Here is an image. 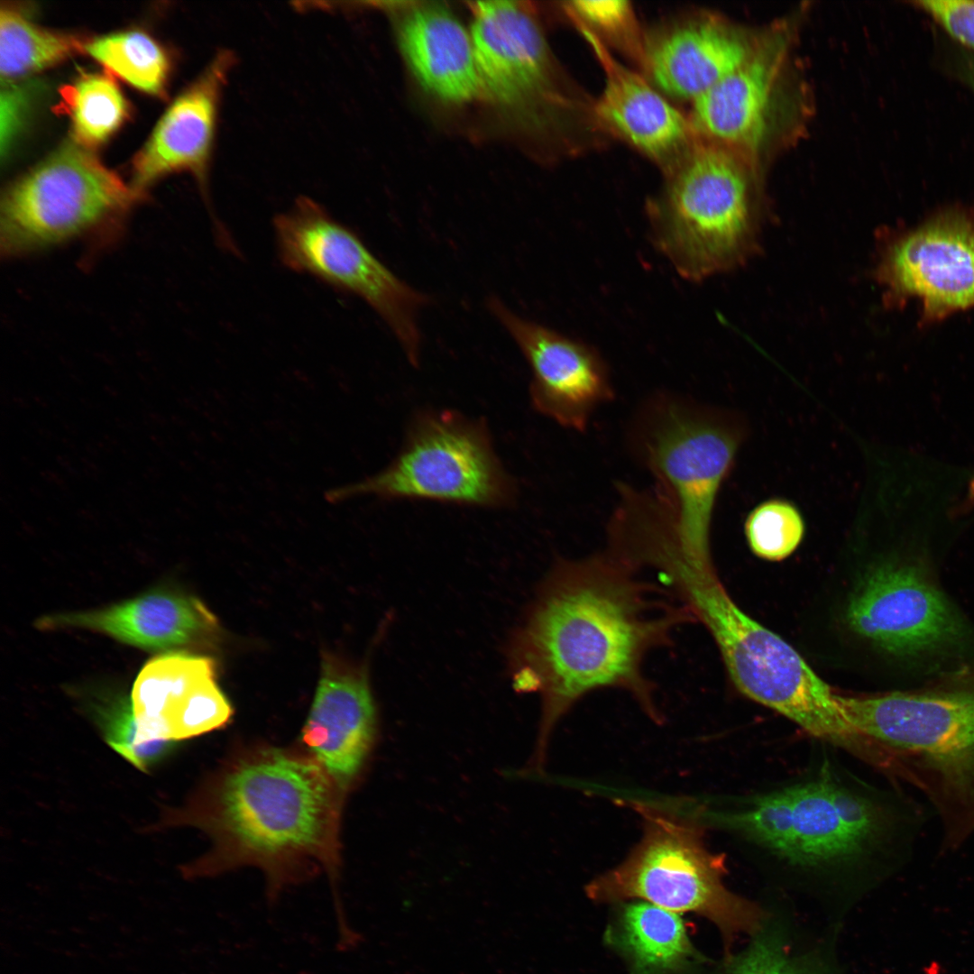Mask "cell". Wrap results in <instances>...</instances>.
<instances>
[{"mask_svg":"<svg viewBox=\"0 0 974 974\" xmlns=\"http://www.w3.org/2000/svg\"><path fill=\"white\" fill-rule=\"evenodd\" d=\"M692 620L668 590L608 551L557 561L509 647L514 688L541 701L532 767L541 769L558 721L593 691L628 692L662 722L645 660L670 646L677 629Z\"/></svg>","mask_w":974,"mask_h":974,"instance_id":"6da1fadb","label":"cell"},{"mask_svg":"<svg viewBox=\"0 0 974 974\" xmlns=\"http://www.w3.org/2000/svg\"><path fill=\"white\" fill-rule=\"evenodd\" d=\"M342 791L314 758L262 749L208 780L185 807L168 811L157 828L193 825L210 837V851L184 868L186 878L256 867L274 900L286 887L323 869L336 905Z\"/></svg>","mask_w":974,"mask_h":974,"instance_id":"7a4b0ae2","label":"cell"},{"mask_svg":"<svg viewBox=\"0 0 974 974\" xmlns=\"http://www.w3.org/2000/svg\"><path fill=\"white\" fill-rule=\"evenodd\" d=\"M928 812L903 791L881 790L819 773L744 796L725 825L751 848L808 871L877 865L896 869L912 857Z\"/></svg>","mask_w":974,"mask_h":974,"instance_id":"3957f363","label":"cell"},{"mask_svg":"<svg viewBox=\"0 0 974 974\" xmlns=\"http://www.w3.org/2000/svg\"><path fill=\"white\" fill-rule=\"evenodd\" d=\"M837 700L875 747L878 770L930 804L939 851L960 850L974 835V658L914 689Z\"/></svg>","mask_w":974,"mask_h":974,"instance_id":"277c9868","label":"cell"},{"mask_svg":"<svg viewBox=\"0 0 974 974\" xmlns=\"http://www.w3.org/2000/svg\"><path fill=\"white\" fill-rule=\"evenodd\" d=\"M746 160L696 139L648 209L651 240L676 272L703 281L759 253L765 215Z\"/></svg>","mask_w":974,"mask_h":974,"instance_id":"5b68a950","label":"cell"},{"mask_svg":"<svg viewBox=\"0 0 974 974\" xmlns=\"http://www.w3.org/2000/svg\"><path fill=\"white\" fill-rule=\"evenodd\" d=\"M675 596L712 636L730 679L749 699L809 734L862 760L868 741L842 714L835 694L801 655L733 602L713 567L685 565L672 583Z\"/></svg>","mask_w":974,"mask_h":974,"instance_id":"8992f818","label":"cell"},{"mask_svg":"<svg viewBox=\"0 0 974 974\" xmlns=\"http://www.w3.org/2000/svg\"><path fill=\"white\" fill-rule=\"evenodd\" d=\"M642 836L618 866L592 880L586 895L596 902L640 899L675 913L712 921L729 943L760 927L762 910L723 883L725 859L705 844L700 822L647 803L632 802Z\"/></svg>","mask_w":974,"mask_h":974,"instance_id":"52a82bcc","label":"cell"},{"mask_svg":"<svg viewBox=\"0 0 974 974\" xmlns=\"http://www.w3.org/2000/svg\"><path fill=\"white\" fill-rule=\"evenodd\" d=\"M747 435L735 412L659 397L642 412L636 446L657 480L685 551L712 561L710 529L720 489Z\"/></svg>","mask_w":974,"mask_h":974,"instance_id":"ba28073f","label":"cell"},{"mask_svg":"<svg viewBox=\"0 0 974 974\" xmlns=\"http://www.w3.org/2000/svg\"><path fill=\"white\" fill-rule=\"evenodd\" d=\"M516 493L484 420L445 409L418 412L387 467L359 482L332 488L325 498L333 504L372 495L499 508L511 505Z\"/></svg>","mask_w":974,"mask_h":974,"instance_id":"9c48e42d","label":"cell"},{"mask_svg":"<svg viewBox=\"0 0 974 974\" xmlns=\"http://www.w3.org/2000/svg\"><path fill=\"white\" fill-rule=\"evenodd\" d=\"M137 199L90 149L67 142L3 193L1 252L14 257L73 241L114 224Z\"/></svg>","mask_w":974,"mask_h":974,"instance_id":"30bf717a","label":"cell"},{"mask_svg":"<svg viewBox=\"0 0 974 974\" xmlns=\"http://www.w3.org/2000/svg\"><path fill=\"white\" fill-rule=\"evenodd\" d=\"M277 253L289 270L365 301L388 325L409 363H419L418 314L427 297L395 275L348 226L301 197L274 217Z\"/></svg>","mask_w":974,"mask_h":974,"instance_id":"8fae6325","label":"cell"},{"mask_svg":"<svg viewBox=\"0 0 974 974\" xmlns=\"http://www.w3.org/2000/svg\"><path fill=\"white\" fill-rule=\"evenodd\" d=\"M877 238L872 274L887 308L915 299L932 322L974 307V213L944 211Z\"/></svg>","mask_w":974,"mask_h":974,"instance_id":"7c38bea8","label":"cell"},{"mask_svg":"<svg viewBox=\"0 0 974 974\" xmlns=\"http://www.w3.org/2000/svg\"><path fill=\"white\" fill-rule=\"evenodd\" d=\"M851 629L882 651L905 659L960 648L969 628L923 563L892 560L860 580L846 611Z\"/></svg>","mask_w":974,"mask_h":974,"instance_id":"4fadbf2b","label":"cell"},{"mask_svg":"<svg viewBox=\"0 0 974 974\" xmlns=\"http://www.w3.org/2000/svg\"><path fill=\"white\" fill-rule=\"evenodd\" d=\"M138 761L145 771L172 743L223 727L230 703L216 682L212 659L174 652L151 659L132 691Z\"/></svg>","mask_w":974,"mask_h":974,"instance_id":"5bb4252c","label":"cell"},{"mask_svg":"<svg viewBox=\"0 0 974 974\" xmlns=\"http://www.w3.org/2000/svg\"><path fill=\"white\" fill-rule=\"evenodd\" d=\"M488 307L530 367L535 409L562 427L583 431L593 411L613 398L608 368L598 352L521 317L496 297L489 299Z\"/></svg>","mask_w":974,"mask_h":974,"instance_id":"9a60e30c","label":"cell"},{"mask_svg":"<svg viewBox=\"0 0 974 974\" xmlns=\"http://www.w3.org/2000/svg\"><path fill=\"white\" fill-rule=\"evenodd\" d=\"M471 8L470 34L482 89L513 106L557 97L548 45L529 9L514 1H477Z\"/></svg>","mask_w":974,"mask_h":974,"instance_id":"2e32d148","label":"cell"},{"mask_svg":"<svg viewBox=\"0 0 974 974\" xmlns=\"http://www.w3.org/2000/svg\"><path fill=\"white\" fill-rule=\"evenodd\" d=\"M221 51L166 109L132 164L129 184L141 198L159 179L188 171L206 188L221 94L234 65Z\"/></svg>","mask_w":974,"mask_h":974,"instance_id":"e0dca14e","label":"cell"},{"mask_svg":"<svg viewBox=\"0 0 974 974\" xmlns=\"http://www.w3.org/2000/svg\"><path fill=\"white\" fill-rule=\"evenodd\" d=\"M593 49L604 72L593 106L600 123L669 171L696 141L688 117L638 73L612 58L603 41L568 14Z\"/></svg>","mask_w":974,"mask_h":974,"instance_id":"ac0fdd59","label":"cell"},{"mask_svg":"<svg viewBox=\"0 0 974 974\" xmlns=\"http://www.w3.org/2000/svg\"><path fill=\"white\" fill-rule=\"evenodd\" d=\"M786 45L781 34L755 43L739 67L692 101L688 119L698 139L729 148L745 160L757 152L767 133Z\"/></svg>","mask_w":974,"mask_h":974,"instance_id":"d6986e66","label":"cell"},{"mask_svg":"<svg viewBox=\"0 0 974 974\" xmlns=\"http://www.w3.org/2000/svg\"><path fill=\"white\" fill-rule=\"evenodd\" d=\"M376 730V708L365 671L325 663L302 741L343 789L363 767Z\"/></svg>","mask_w":974,"mask_h":974,"instance_id":"ffe728a7","label":"cell"},{"mask_svg":"<svg viewBox=\"0 0 974 974\" xmlns=\"http://www.w3.org/2000/svg\"><path fill=\"white\" fill-rule=\"evenodd\" d=\"M754 46L728 23L703 16L647 44L643 62L662 94L692 102L739 67Z\"/></svg>","mask_w":974,"mask_h":974,"instance_id":"44dd1931","label":"cell"},{"mask_svg":"<svg viewBox=\"0 0 974 974\" xmlns=\"http://www.w3.org/2000/svg\"><path fill=\"white\" fill-rule=\"evenodd\" d=\"M213 624V617L198 600L154 591L101 610L44 617L38 626L87 629L159 651L195 643Z\"/></svg>","mask_w":974,"mask_h":974,"instance_id":"7402d4cb","label":"cell"},{"mask_svg":"<svg viewBox=\"0 0 974 974\" xmlns=\"http://www.w3.org/2000/svg\"><path fill=\"white\" fill-rule=\"evenodd\" d=\"M399 35L412 71L435 96L464 103L482 90L471 34L446 8L433 4L411 7Z\"/></svg>","mask_w":974,"mask_h":974,"instance_id":"603a6c76","label":"cell"},{"mask_svg":"<svg viewBox=\"0 0 974 974\" xmlns=\"http://www.w3.org/2000/svg\"><path fill=\"white\" fill-rule=\"evenodd\" d=\"M607 939L631 974H677L697 958L680 915L645 901L623 904Z\"/></svg>","mask_w":974,"mask_h":974,"instance_id":"cb8c5ba5","label":"cell"},{"mask_svg":"<svg viewBox=\"0 0 974 974\" xmlns=\"http://www.w3.org/2000/svg\"><path fill=\"white\" fill-rule=\"evenodd\" d=\"M87 41L74 33L44 28L20 8L2 6L1 84L17 83L24 77L85 52Z\"/></svg>","mask_w":974,"mask_h":974,"instance_id":"d4e9b609","label":"cell"},{"mask_svg":"<svg viewBox=\"0 0 974 974\" xmlns=\"http://www.w3.org/2000/svg\"><path fill=\"white\" fill-rule=\"evenodd\" d=\"M85 52L109 75L146 94H164L170 59L164 48L145 32L128 30L88 40Z\"/></svg>","mask_w":974,"mask_h":974,"instance_id":"484cf974","label":"cell"},{"mask_svg":"<svg viewBox=\"0 0 974 974\" xmlns=\"http://www.w3.org/2000/svg\"><path fill=\"white\" fill-rule=\"evenodd\" d=\"M73 141L92 150L111 137L128 115V104L108 73H82L61 92Z\"/></svg>","mask_w":974,"mask_h":974,"instance_id":"4316f807","label":"cell"},{"mask_svg":"<svg viewBox=\"0 0 974 974\" xmlns=\"http://www.w3.org/2000/svg\"><path fill=\"white\" fill-rule=\"evenodd\" d=\"M744 531L749 547L757 556L781 561L800 546L805 523L800 510L792 501L773 498L749 511Z\"/></svg>","mask_w":974,"mask_h":974,"instance_id":"83f0119b","label":"cell"},{"mask_svg":"<svg viewBox=\"0 0 974 974\" xmlns=\"http://www.w3.org/2000/svg\"><path fill=\"white\" fill-rule=\"evenodd\" d=\"M565 9L593 32L627 46L644 59L645 47L639 36L632 5L626 0H574Z\"/></svg>","mask_w":974,"mask_h":974,"instance_id":"f1b7e54d","label":"cell"},{"mask_svg":"<svg viewBox=\"0 0 974 974\" xmlns=\"http://www.w3.org/2000/svg\"><path fill=\"white\" fill-rule=\"evenodd\" d=\"M730 967L728 974H812L772 933L759 934Z\"/></svg>","mask_w":974,"mask_h":974,"instance_id":"f546056e","label":"cell"},{"mask_svg":"<svg viewBox=\"0 0 974 974\" xmlns=\"http://www.w3.org/2000/svg\"><path fill=\"white\" fill-rule=\"evenodd\" d=\"M99 712L108 744L131 764L136 766L137 730L130 701H115L105 706V710Z\"/></svg>","mask_w":974,"mask_h":974,"instance_id":"4dcf8cb0","label":"cell"},{"mask_svg":"<svg viewBox=\"0 0 974 974\" xmlns=\"http://www.w3.org/2000/svg\"><path fill=\"white\" fill-rule=\"evenodd\" d=\"M916 4L952 37L974 49V1L921 0Z\"/></svg>","mask_w":974,"mask_h":974,"instance_id":"1f68e13d","label":"cell"},{"mask_svg":"<svg viewBox=\"0 0 974 974\" xmlns=\"http://www.w3.org/2000/svg\"><path fill=\"white\" fill-rule=\"evenodd\" d=\"M1 153L9 151L21 124L25 96L17 83L1 84Z\"/></svg>","mask_w":974,"mask_h":974,"instance_id":"d6a6232c","label":"cell"}]
</instances>
